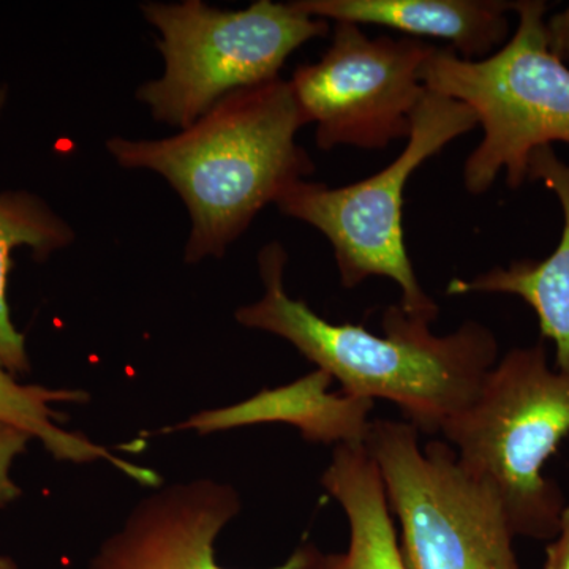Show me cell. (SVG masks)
I'll return each mask as SVG.
<instances>
[{"label": "cell", "instance_id": "1", "mask_svg": "<svg viewBox=\"0 0 569 569\" xmlns=\"http://www.w3.org/2000/svg\"><path fill=\"white\" fill-rule=\"evenodd\" d=\"M287 260L280 242L261 249L263 296L236 310L239 325L290 342L318 370L339 381L343 396L396 403L410 425L426 433L441 432L477 399L498 361L497 337L488 326L466 321L458 331L437 336L429 323L400 306L385 310L383 336L365 325L331 323L287 293Z\"/></svg>", "mask_w": 569, "mask_h": 569}, {"label": "cell", "instance_id": "2", "mask_svg": "<svg viewBox=\"0 0 569 569\" xmlns=\"http://www.w3.org/2000/svg\"><path fill=\"white\" fill-rule=\"evenodd\" d=\"M306 123L290 81L282 78L239 89L192 126L163 140L114 137L108 152L127 170L162 176L189 211L186 263L222 258L258 212L316 164L298 144Z\"/></svg>", "mask_w": 569, "mask_h": 569}, {"label": "cell", "instance_id": "3", "mask_svg": "<svg viewBox=\"0 0 569 569\" xmlns=\"http://www.w3.org/2000/svg\"><path fill=\"white\" fill-rule=\"evenodd\" d=\"M441 433L496 493L516 537L556 538L567 505L542 468L569 436V372L549 366L542 343L508 351Z\"/></svg>", "mask_w": 569, "mask_h": 569}, {"label": "cell", "instance_id": "4", "mask_svg": "<svg viewBox=\"0 0 569 569\" xmlns=\"http://www.w3.org/2000/svg\"><path fill=\"white\" fill-rule=\"evenodd\" d=\"M512 11L518 28L500 50L470 61L437 48L421 70L427 91L467 104L482 127L463 164L471 194L488 192L501 171L519 189L529 181L531 153L552 142L569 144V67L549 51L548 3L519 0Z\"/></svg>", "mask_w": 569, "mask_h": 569}, {"label": "cell", "instance_id": "5", "mask_svg": "<svg viewBox=\"0 0 569 569\" xmlns=\"http://www.w3.org/2000/svg\"><path fill=\"white\" fill-rule=\"evenodd\" d=\"M477 126V114L467 104L427 91L411 114L407 146L395 162L350 186L328 187L302 179L276 206L284 216L317 228L331 242L342 287L387 277L402 291L399 306L403 312L433 323L438 306L422 290L407 252V183L422 163Z\"/></svg>", "mask_w": 569, "mask_h": 569}, {"label": "cell", "instance_id": "6", "mask_svg": "<svg viewBox=\"0 0 569 569\" xmlns=\"http://www.w3.org/2000/svg\"><path fill=\"white\" fill-rule=\"evenodd\" d=\"M160 32L164 70L137 99L157 122L192 126L239 89L279 78L284 61L307 41L328 36L329 22L290 3L258 0L242 10L213 9L201 0L141 6Z\"/></svg>", "mask_w": 569, "mask_h": 569}, {"label": "cell", "instance_id": "7", "mask_svg": "<svg viewBox=\"0 0 569 569\" xmlns=\"http://www.w3.org/2000/svg\"><path fill=\"white\" fill-rule=\"evenodd\" d=\"M362 445L402 529L408 569H519L501 501L460 466L451 445L421 448L418 429L389 419L370 421Z\"/></svg>", "mask_w": 569, "mask_h": 569}, {"label": "cell", "instance_id": "8", "mask_svg": "<svg viewBox=\"0 0 569 569\" xmlns=\"http://www.w3.org/2000/svg\"><path fill=\"white\" fill-rule=\"evenodd\" d=\"M437 48L415 37L370 39L358 24L336 22L323 58L290 80L302 121L317 126L318 148L385 149L408 138L427 92L421 70Z\"/></svg>", "mask_w": 569, "mask_h": 569}, {"label": "cell", "instance_id": "9", "mask_svg": "<svg viewBox=\"0 0 569 569\" xmlns=\"http://www.w3.org/2000/svg\"><path fill=\"white\" fill-rule=\"evenodd\" d=\"M241 508L238 490L216 479L164 486L138 501L89 569H228L217 563L216 542ZM320 557L305 545L271 569H318Z\"/></svg>", "mask_w": 569, "mask_h": 569}, {"label": "cell", "instance_id": "10", "mask_svg": "<svg viewBox=\"0 0 569 569\" xmlns=\"http://www.w3.org/2000/svg\"><path fill=\"white\" fill-rule=\"evenodd\" d=\"M310 17L351 24H376L392 31L448 41L460 58L478 61L508 41L505 0H298Z\"/></svg>", "mask_w": 569, "mask_h": 569}, {"label": "cell", "instance_id": "11", "mask_svg": "<svg viewBox=\"0 0 569 569\" xmlns=\"http://www.w3.org/2000/svg\"><path fill=\"white\" fill-rule=\"evenodd\" d=\"M529 181L545 183L561 206L563 230L556 250L542 260L512 261L471 280L452 279L447 293L518 296L537 312L542 337L556 346V369L569 372V164L552 146L539 148L530 156Z\"/></svg>", "mask_w": 569, "mask_h": 569}, {"label": "cell", "instance_id": "12", "mask_svg": "<svg viewBox=\"0 0 569 569\" xmlns=\"http://www.w3.org/2000/svg\"><path fill=\"white\" fill-rule=\"evenodd\" d=\"M331 381V377L317 369L293 385L260 392L233 407L200 411L182 425L162 429V433L176 430L212 433L257 422L283 421L298 427L306 440L362 441L372 400L353 399L342 392L328 395L326 388Z\"/></svg>", "mask_w": 569, "mask_h": 569}, {"label": "cell", "instance_id": "13", "mask_svg": "<svg viewBox=\"0 0 569 569\" xmlns=\"http://www.w3.org/2000/svg\"><path fill=\"white\" fill-rule=\"evenodd\" d=\"M321 482L346 511L350 542L343 553H321L318 569H408L383 479L362 441L337 445Z\"/></svg>", "mask_w": 569, "mask_h": 569}, {"label": "cell", "instance_id": "14", "mask_svg": "<svg viewBox=\"0 0 569 569\" xmlns=\"http://www.w3.org/2000/svg\"><path fill=\"white\" fill-rule=\"evenodd\" d=\"M88 399L86 392L73 389L21 385L0 358V425L14 427L28 433L32 440H39L41 447L61 462L93 463L104 460L140 485L159 486L160 477L156 471L127 462L88 437L58 425L59 415L52 408L54 403H78Z\"/></svg>", "mask_w": 569, "mask_h": 569}, {"label": "cell", "instance_id": "15", "mask_svg": "<svg viewBox=\"0 0 569 569\" xmlns=\"http://www.w3.org/2000/svg\"><path fill=\"white\" fill-rule=\"evenodd\" d=\"M3 99L0 92V108ZM73 241V230L40 198L26 192L0 193V358L13 376L29 372L31 362L26 337L13 325L7 301L11 253L18 247H29L37 260H47Z\"/></svg>", "mask_w": 569, "mask_h": 569}, {"label": "cell", "instance_id": "16", "mask_svg": "<svg viewBox=\"0 0 569 569\" xmlns=\"http://www.w3.org/2000/svg\"><path fill=\"white\" fill-rule=\"evenodd\" d=\"M32 438L14 427L0 425V508L9 507L22 496L21 486L11 475L14 462L28 451Z\"/></svg>", "mask_w": 569, "mask_h": 569}, {"label": "cell", "instance_id": "17", "mask_svg": "<svg viewBox=\"0 0 569 569\" xmlns=\"http://www.w3.org/2000/svg\"><path fill=\"white\" fill-rule=\"evenodd\" d=\"M545 26L549 51L561 62H569V6L546 20Z\"/></svg>", "mask_w": 569, "mask_h": 569}, {"label": "cell", "instance_id": "18", "mask_svg": "<svg viewBox=\"0 0 569 569\" xmlns=\"http://www.w3.org/2000/svg\"><path fill=\"white\" fill-rule=\"evenodd\" d=\"M545 569H569V507L561 515L559 533L546 548Z\"/></svg>", "mask_w": 569, "mask_h": 569}, {"label": "cell", "instance_id": "19", "mask_svg": "<svg viewBox=\"0 0 569 569\" xmlns=\"http://www.w3.org/2000/svg\"><path fill=\"white\" fill-rule=\"evenodd\" d=\"M0 569H20L17 561L11 559L7 553L0 552Z\"/></svg>", "mask_w": 569, "mask_h": 569}]
</instances>
